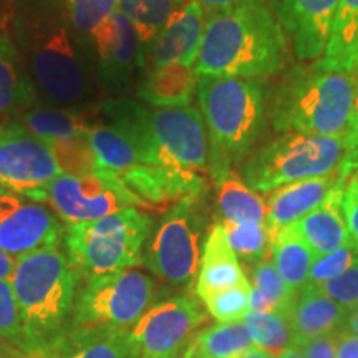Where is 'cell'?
<instances>
[{
	"mask_svg": "<svg viewBox=\"0 0 358 358\" xmlns=\"http://www.w3.org/2000/svg\"><path fill=\"white\" fill-rule=\"evenodd\" d=\"M62 232L64 227L47 206L0 187V249L3 252L20 259L57 245Z\"/></svg>",
	"mask_w": 358,
	"mask_h": 358,
	"instance_id": "13",
	"label": "cell"
},
{
	"mask_svg": "<svg viewBox=\"0 0 358 358\" xmlns=\"http://www.w3.org/2000/svg\"><path fill=\"white\" fill-rule=\"evenodd\" d=\"M0 358H8V357H7V353H6V352H3V350H2V348H0Z\"/></svg>",
	"mask_w": 358,
	"mask_h": 358,
	"instance_id": "52",
	"label": "cell"
},
{
	"mask_svg": "<svg viewBox=\"0 0 358 358\" xmlns=\"http://www.w3.org/2000/svg\"><path fill=\"white\" fill-rule=\"evenodd\" d=\"M27 131L43 143L80 133H90L98 123V115L92 110L82 108H34L20 115Z\"/></svg>",
	"mask_w": 358,
	"mask_h": 358,
	"instance_id": "27",
	"label": "cell"
},
{
	"mask_svg": "<svg viewBox=\"0 0 358 358\" xmlns=\"http://www.w3.org/2000/svg\"><path fill=\"white\" fill-rule=\"evenodd\" d=\"M347 148V158L343 161V166L355 171L358 169V75L355 85V95H353V106L350 120H348L347 133L343 136Z\"/></svg>",
	"mask_w": 358,
	"mask_h": 358,
	"instance_id": "43",
	"label": "cell"
},
{
	"mask_svg": "<svg viewBox=\"0 0 358 358\" xmlns=\"http://www.w3.org/2000/svg\"><path fill=\"white\" fill-rule=\"evenodd\" d=\"M350 310L320 292L313 285H306L295 297L287 320L292 332V343L338 335L347 327Z\"/></svg>",
	"mask_w": 358,
	"mask_h": 358,
	"instance_id": "21",
	"label": "cell"
},
{
	"mask_svg": "<svg viewBox=\"0 0 358 358\" xmlns=\"http://www.w3.org/2000/svg\"><path fill=\"white\" fill-rule=\"evenodd\" d=\"M69 19L82 35H93L118 10V0H65Z\"/></svg>",
	"mask_w": 358,
	"mask_h": 358,
	"instance_id": "39",
	"label": "cell"
},
{
	"mask_svg": "<svg viewBox=\"0 0 358 358\" xmlns=\"http://www.w3.org/2000/svg\"><path fill=\"white\" fill-rule=\"evenodd\" d=\"M88 136L95 151L100 174L118 176L128 169L145 164L136 138L122 124L113 122L96 124Z\"/></svg>",
	"mask_w": 358,
	"mask_h": 358,
	"instance_id": "26",
	"label": "cell"
},
{
	"mask_svg": "<svg viewBox=\"0 0 358 358\" xmlns=\"http://www.w3.org/2000/svg\"><path fill=\"white\" fill-rule=\"evenodd\" d=\"M216 185L217 209L222 222L267 224V203L257 191L245 185L234 169L224 174Z\"/></svg>",
	"mask_w": 358,
	"mask_h": 358,
	"instance_id": "28",
	"label": "cell"
},
{
	"mask_svg": "<svg viewBox=\"0 0 358 358\" xmlns=\"http://www.w3.org/2000/svg\"><path fill=\"white\" fill-rule=\"evenodd\" d=\"M176 358H185V355H182V357H176Z\"/></svg>",
	"mask_w": 358,
	"mask_h": 358,
	"instance_id": "53",
	"label": "cell"
},
{
	"mask_svg": "<svg viewBox=\"0 0 358 358\" xmlns=\"http://www.w3.org/2000/svg\"><path fill=\"white\" fill-rule=\"evenodd\" d=\"M0 338L25 355H37L27 335L10 279H0Z\"/></svg>",
	"mask_w": 358,
	"mask_h": 358,
	"instance_id": "36",
	"label": "cell"
},
{
	"mask_svg": "<svg viewBox=\"0 0 358 358\" xmlns=\"http://www.w3.org/2000/svg\"><path fill=\"white\" fill-rule=\"evenodd\" d=\"M116 178L136 198L140 208H169L187 196L203 194L206 186L203 176L150 164H140Z\"/></svg>",
	"mask_w": 358,
	"mask_h": 358,
	"instance_id": "17",
	"label": "cell"
},
{
	"mask_svg": "<svg viewBox=\"0 0 358 358\" xmlns=\"http://www.w3.org/2000/svg\"><path fill=\"white\" fill-rule=\"evenodd\" d=\"M186 0H118V10L131 22L141 47V64L145 65V48L153 42Z\"/></svg>",
	"mask_w": 358,
	"mask_h": 358,
	"instance_id": "30",
	"label": "cell"
},
{
	"mask_svg": "<svg viewBox=\"0 0 358 358\" xmlns=\"http://www.w3.org/2000/svg\"><path fill=\"white\" fill-rule=\"evenodd\" d=\"M252 338L254 347L279 358L292 345V332L287 317L274 312L249 310L241 320Z\"/></svg>",
	"mask_w": 358,
	"mask_h": 358,
	"instance_id": "33",
	"label": "cell"
},
{
	"mask_svg": "<svg viewBox=\"0 0 358 358\" xmlns=\"http://www.w3.org/2000/svg\"><path fill=\"white\" fill-rule=\"evenodd\" d=\"M315 64L325 71L358 75V0H338L329 43Z\"/></svg>",
	"mask_w": 358,
	"mask_h": 358,
	"instance_id": "25",
	"label": "cell"
},
{
	"mask_svg": "<svg viewBox=\"0 0 358 358\" xmlns=\"http://www.w3.org/2000/svg\"><path fill=\"white\" fill-rule=\"evenodd\" d=\"M155 287L153 277L133 268L96 277L80 297L73 327L131 330L153 301Z\"/></svg>",
	"mask_w": 358,
	"mask_h": 358,
	"instance_id": "9",
	"label": "cell"
},
{
	"mask_svg": "<svg viewBox=\"0 0 358 358\" xmlns=\"http://www.w3.org/2000/svg\"><path fill=\"white\" fill-rule=\"evenodd\" d=\"M17 259L8 256L0 249V279H10L13 274V268H15Z\"/></svg>",
	"mask_w": 358,
	"mask_h": 358,
	"instance_id": "47",
	"label": "cell"
},
{
	"mask_svg": "<svg viewBox=\"0 0 358 358\" xmlns=\"http://www.w3.org/2000/svg\"><path fill=\"white\" fill-rule=\"evenodd\" d=\"M50 148L53 159L60 168L62 174L70 176H88L98 173V163L95 151L90 143L88 133L73 134V136L62 138L47 143Z\"/></svg>",
	"mask_w": 358,
	"mask_h": 358,
	"instance_id": "34",
	"label": "cell"
},
{
	"mask_svg": "<svg viewBox=\"0 0 358 358\" xmlns=\"http://www.w3.org/2000/svg\"><path fill=\"white\" fill-rule=\"evenodd\" d=\"M252 347V338L243 322H232L201 330L185 353L204 358H241Z\"/></svg>",
	"mask_w": 358,
	"mask_h": 358,
	"instance_id": "31",
	"label": "cell"
},
{
	"mask_svg": "<svg viewBox=\"0 0 358 358\" xmlns=\"http://www.w3.org/2000/svg\"><path fill=\"white\" fill-rule=\"evenodd\" d=\"M10 282L35 352L50 353L73 307L77 274L69 259L57 245L35 250L17 259Z\"/></svg>",
	"mask_w": 358,
	"mask_h": 358,
	"instance_id": "5",
	"label": "cell"
},
{
	"mask_svg": "<svg viewBox=\"0 0 358 358\" xmlns=\"http://www.w3.org/2000/svg\"><path fill=\"white\" fill-rule=\"evenodd\" d=\"M34 88L20 70L10 40L0 35V113L32 105Z\"/></svg>",
	"mask_w": 358,
	"mask_h": 358,
	"instance_id": "32",
	"label": "cell"
},
{
	"mask_svg": "<svg viewBox=\"0 0 358 358\" xmlns=\"http://www.w3.org/2000/svg\"><path fill=\"white\" fill-rule=\"evenodd\" d=\"M206 322L208 317L191 295H178L148 308L129 330L134 358L182 357Z\"/></svg>",
	"mask_w": 358,
	"mask_h": 358,
	"instance_id": "11",
	"label": "cell"
},
{
	"mask_svg": "<svg viewBox=\"0 0 358 358\" xmlns=\"http://www.w3.org/2000/svg\"><path fill=\"white\" fill-rule=\"evenodd\" d=\"M50 204L62 221L71 224L96 221L128 208H140L134 196L113 174L70 176L60 174L29 196Z\"/></svg>",
	"mask_w": 358,
	"mask_h": 358,
	"instance_id": "10",
	"label": "cell"
},
{
	"mask_svg": "<svg viewBox=\"0 0 358 358\" xmlns=\"http://www.w3.org/2000/svg\"><path fill=\"white\" fill-rule=\"evenodd\" d=\"M151 226V219L136 208L71 224L65 239L71 268L90 282L138 266Z\"/></svg>",
	"mask_w": 358,
	"mask_h": 358,
	"instance_id": "6",
	"label": "cell"
},
{
	"mask_svg": "<svg viewBox=\"0 0 358 358\" xmlns=\"http://www.w3.org/2000/svg\"><path fill=\"white\" fill-rule=\"evenodd\" d=\"M249 292L250 282L245 285L219 290L203 299V302L213 319H216L219 324H232L243 320L249 312Z\"/></svg>",
	"mask_w": 358,
	"mask_h": 358,
	"instance_id": "38",
	"label": "cell"
},
{
	"mask_svg": "<svg viewBox=\"0 0 358 358\" xmlns=\"http://www.w3.org/2000/svg\"><path fill=\"white\" fill-rule=\"evenodd\" d=\"M345 158L343 136L284 133L245 161L243 179L254 191L268 194L289 182L337 173Z\"/></svg>",
	"mask_w": 358,
	"mask_h": 358,
	"instance_id": "7",
	"label": "cell"
},
{
	"mask_svg": "<svg viewBox=\"0 0 358 358\" xmlns=\"http://www.w3.org/2000/svg\"><path fill=\"white\" fill-rule=\"evenodd\" d=\"M201 198L187 196L173 206V209L156 229L146 264L151 272L171 285L191 284L201 264Z\"/></svg>",
	"mask_w": 358,
	"mask_h": 358,
	"instance_id": "8",
	"label": "cell"
},
{
	"mask_svg": "<svg viewBox=\"0 0 358 358\" xmlns=\"http://www.w3.org/2000/svg\"><path fill=\"white\" fill-rule=\"evenodd\" d=\"M337 358H358V337L347 330L337 335Z\"/></svg>",
	"mask_w": 358,
	"mask_h": 358,
	"instance_id": "46",
	"label": "cell"
},
{
	"mask_svg": "<svg viewBox=\"0 0 358 358\" xmlns=\"http://www.w3.org/2000/svg\"><path fill=\"white\" fill-rule=\"evenodd\" d=\"M185 358H204V357H199V355H191V353H185Z\"/></svg>",
	"mask_w": 358,
	"mask_h": 358,
	"instance_id": "51",
	"label": "cell"
},
{
	"mask_svg": "<svg viewBox=\"0 0 358 358\" xmlns=\"http://www.w3.org/2000/svg\"><path fill=\"white\" fill-rule=\"evenodd\" d=\"M29 55L35 82L48 100L71 106L87 96V73L64 27L35 38Z\"/></svg>",
	"mask_w": 358,
	"mask_h": 358,
	"instance_id": "12",
	"label": "cell"
},
{
	"mask_svg": "<svg viewBox=\"0 0 358 358\" xmlns=\"http://www.w3.org/2000/svg\"><path fill=\"white\" fill-rule=\"evenodd\" d=\"M313 287L345 307L347 310H353L358 307V261L352 267H348L343 274L325 282V284L313 285Z\"/></svg>",
	"mask_w": 358,
	"mask_h": 358,
	"instance_id": "41",
	"label": "cell"
},
{
	"mask_svg": "<svg viewBox=\"0 0 358 358\" xmlns=\"http://www.w3.org/2000/svg\"><path fill=\"white\" fill-rule=\"evenodd\" d=\"M245 284H249V280L236 252L227 244L222 224H214L206 237L203 256H201L196 295L203 301L208 295L216 294L219 290Z\"/></svg>",
	"mask_w": 358,
	"mask_h": 358,
	"instance_id": "22",
	"label": "cell"
},
{
	"mask_svg": "<svg viewBox=\"0 0 358 358\" xmlns=\"http://www.w3.org/2000/svg\"><path fill=\"white\" fill-rule=\"evenodd\" d=\"M60 174L47 143L19 124L0 128V187L29 198Z\"/></svg>",
	"mask_w": 358,
	"mask_h": 358,
	"instance_id": "14",
	"label": "cell"
},
{
	"mask_svg": "<svg viewBox=\"0 0 358 358\" xmlns=\"http://www.w3.org/2000/svg\"><path fill=\"white\" fill-rule=\"evenodd\" d=\"M101 111L134 134L145 164L203 178L209 174L208 131L196 106L148 110L136 101L111 100L103 103Z\"/></svg>",
	"mask_w": 358,
	"mask_h": 358,
	"instance_id": "2",
	"label": "cell"
},
{
	"mask_svg": "<svg viewBox=\"0 0 358 358\" xmlns=\"http://www.w3.org/2000/svg\"><path fill=\"white\" fill-rule=\"evenodd\" d=\"M279 358H306V357H303L302 347L297 345V343H292V345H290L287 350L282 353Z\"/></svg>",
	"mask_w": 358,
	"mask_h": 358,
	"instance_id": "49",
	"label": "cell"
},
{
	"mask_svg": "<svg viewBox=\"0 0 358 358\" xmlns=\"http://www.w3.org/2000/svg\"><path fill=\"white\" fill-rule=\"evenodd\" d=\"M338 0H280L277 19L302 62L320 60L329 43Z\"/></svg>",
	"mask_w": 358,
	"mask_h": 358,
	"instance_id": "16",
	"label": "cell"
},
{
	"mask_svg": "<svg viewBox=\"0 0 358 358\" xmlns=\"http://www.w3.org/2000/svg\"><path fill=\"white\" fill-rule=\"evenodd\" d=\"M342 211L348 229L350 248L358 254V169L350 173L343 185Z\"/></svg>",
	"mask_w": 358,
	"mask_h": 358,
	"instance_id": "42",
	"label": "cell"
},
{
	"mask_svg": "<svg viewBox=\"0 0 358 358\" xmlns=\"http://www.w3.org/2000/svg\"><path fill=\"white\" fill-rule=\"evenodd\" d=\"M358 261V254L350 245H343L324 257H317L312 264L307 285H320L335 279Z\"/></svg>",
	"mask_w": 358,
	"mask_h": 358,
	"instance_id": "40",
	"label": "cell"
},
{
	"mask_svg": "<svg viewBox=\"0 0 358 358\" xmlns=\"http://www.w3.org/2000/svg\"><path fill=\"white\" fill-rule=\"evenodd\" d=\"M301 347L306 358H337V335L308 340L306 343H301Z\"/></svg>",
	"mask_w": 358,
	"mask_h": 358,
	"instance_id": "44",
	"label": "cell"
},
{
	"mask_svg": "<svg viewBox=\"0 0 358 358\" xmlns=\"http://www.w3.org/2000/svg\"><path fill=\"white\" fill-rule=\"evenodd\" d=\"M198 100L209 140V174L217 182L257 141L264 124V93L250 78L199 77Z\"/></svg>",
	"mask_w": 358,
	"mask_h": 358,
	"instance_id": "3",
	"label": "cell"
},
{
	"mask_svg": "<svg viewBox=\"0 0 358 358\" xmlns=\"http://www.w3.org/2000/svg\"><path fill=\"white\" fill-rule=\"evenodd\" d=\"M352 171L340 168L338 179L324 203L307 216L292 224V229L306 243L313 256L324 257L343 245H350L348 229L342 211V191Z\"/></svg>",
	"mask_w": 358,
	"mask_h": 358,
	"instance_id": "19",
	"label": "cell"
},
{
	"mask_svg": "<svg viewBox=\"0 0 358 358\" xmlns=\"http://www.w3.org/2000/svg\"><path fill=\"white\" fill-rule=\"evenodd\" d=\"M272 262L279 272L285 284L294 292H301L307 285L308 274H310L312 264L315 256L310 248L303 243L292 226L284 227L272 241Z\"/></svg>",
	"mask_w": 358,
	"mask_h": 358,
	"instance_id": "29",
	"label": "cell"
},
{
	"mask_svg": "<svg viewBox=\"0 0 358 358\" xmlns=\"http://www.w3.org/2000/svg\"><path fill=\"white\" fill-rule=\"evenodd\" d=\"M357 75L334 73L313 65L295 66L282 78L272 105L280 133L345 136Z\"/></svg>",
	"mask_w": 358,
	"mask_h": 358,
	"instance_id": "4",
	"label": "cell"
},
{
	"mask_svg": "<svg viewBox=\"0 0 358 358\" xmlns=\"http://www.w3.org/2000/svg\"><path fill=\"white\" fill-rule=\"evenodd\" d=\"M98 53V77L111 93L127 90L134 69L143 66L138 34L127 17L116 10L93 32Z\"/></svg>",
	"mask_w": 358,
	"mask_h": 358,
	"instance_id": "15",
	"label": "cell"
},
{
	"mask_svg": "<svg viewBox=\"0 0 358 358\" xmlns=\"http://www.w3.org/2000/svg\"><path fill=\"white\" fill-rule=\"evenodd\" d=\"M345 330L348 334L357 335V337H358V307L353 308V310H350V315H348Z\"/></svg>",
	"mask_w": 358,
	"mask_h": 358,
	"instance_id": "48",
	"label": "cell"
},
{
	"mask_svg": "<svg viewBox=\"0 0 358 358\" xmlns=\"http://www.w3.org/2000/svg\"><path fill=\"white\" fill-rule=\"evenodd\" d=\"M337 174L289 182L267 194V227L272 241L284 227L292 226L324 203L338 179Z\"/></svg>",
	"mask_w": 358,
	"mask_h": 358,
	"instance_id": "20",
	"label": "cell"
},
{
	"mask_svg": "<svg viewBox=\"0 0 358 358\" xmlns=\"http://www.w3.org/2000/svg\"><path fill=\"white\" fill-rule=\"evenodd\" d=\"M52 358H134L129 330L75 327L50 350Z\"/></svg>",
	"mask_w": 358,
	"mask_h": 358,
	"instance_id": "23",
	"label": "cell"
},
{
	"mask_svg": "<svg viewBox=\"0 0 358 358\" xmlns=\"http://www.w3.org/2000/svg\"><path fill=\"white\" fill-rule=\"evenodd\" d=\"M287 43L267 3L206 13L194 71L198 77L262 78L285 64Z\"/></svg>",
	"mask_w": 358,
	"mask_h": 358,
	"instance_id": "1",
	"label": "cell"
},
{
	"mask_svg": "<svg viewBox=\"0 0 358 358\" xmlns=\"http://www.w3.org/2000/svg\"><path fill=\"white\" fill-rule=\"evenodd\" d=\"M241 358H274L272 355H268L267 352H264V350H261V348H257V347H252V348H249L248 352L244 353L243 357Z\"/></svg>",
	"mask_w": 358,
	"mask_h": 358,
	"instance_id": "50",
	"label": "cell"
},
{
	"mask_svg": "<svg viewBox=\"0 0 358 358\" xmlns=\"http://www.w3.org/2000/svg\"><path fill=\"white\" fill-rule=\"evenodd\" d=\"M204 24V8L194 0H186L168 25L148 45L151 70L171 64L194 66L203 40Z\"/></svg>",
	"mask_w": 358,
	"mask_h": 358,
	"instance_id": "18",
	"label": "cell"
},
{
	"mask_svg": "<svg viewBox=\"0 0 358 358\" xmlns=\"http://www.w3.org/2000/svg\"><path fill=\"white\" fill-rule=\"evenodd\" d=\"M227 244L234 250L236 256L243 257L245 262L257 264L271 252L272 237L267 224L245 222L232 224L221 222Z\"/></svg>",
	"mask_w": 358,
	"mask_h": 358,
	"instance_id": "35",
	"label": "cell"
},
{
	"mask_svg": "<svg viewBox=\"0 0 358 358\" xmlns=\"http://www.w3.org/2000/svg\"><path fill=\"white\" fill-rule=\"evenodd\" d=\"M194 66L171 64L153 69L146 75L136 95L155 108H186L198 93Z\"/></svg>",
	"mask_w": 358,
	"mask_h": 358,
	"instance_id": "24",
	"label": "cell"
},
{
	"mask_svg": "<svg viewBox=\"0 0 358 358\" xmlns=\"http://www.w3.org/2000/svg\"><path fill=\"white\" fill-rule=\"evenodd\" d=\"M194 2H198L206 13H213L232 10V8L250 6V3H266L267 0H194Z\"/></svg>",
	"mask_w": 358,
	"mask_h": 358,
	"instance_id": "45",
	"label": "cell"
},
{
	"mask_svg": "<svg viewBox=\"0 0 358 358\" xmlns=\"http://www.w3.org/2000/svg\"><path fill=\"white\" fill-rule=\"evenodd\" d=\"M250 287L257 290L259 294L264 295L272 303L275 313H282L285 317L289 315L292 303L295 302V297H297V292H294L285 284V280L277 272L274 262L268 257L254 264Z\"/></svg>",
	"mask_w": 358,
	"mask_h": 358,
	"instance_id": "37",
	"label": "cell"
}]
</instances>
